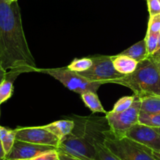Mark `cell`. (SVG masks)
<instances>
[{
	"label": "cell",
	"instance_id": "1",
	"mask_svg": "<svg viewBox=\"0 0 160 160\" xmlns=\"http://www.w3.org/2000/svg\"><path fill=\"white\" fill-rule=\"evenodd\" d=\"M0 66L19 74L36 72L37 66L28 44L17 1L0 0Z\"/></svg>",
	"mask_w": 160,
	"mask_h": 160
},
{
	"label": "cell",
	"instance_id": "2",
	"mask_svg": "<svg viewBox=\"0 0 160 160\" xmlns=\"http://www.w3.org/2000/svg\"><path fill=\"white\" fill-rule=\"evenodd\" d=\"M112 83L131 89L140 98L150 95L160 96V74L156 62L148 56L138 62L132 73L124 75Z\"/></svg>",
	"mask_w": 160,
	"mask_h": 160
},
{
	"label": "cell",
	"instance_id": "3",
	"mask_svg": "<svg viewBox=\"0 0 160 160\" xmlns=\"http://www.w3.org/2000/svg\"><path fill=\"white\" fill-rule=\"evenodd\" d=\"M104 144L121 160H156L152 150L126 136L116 135L112 130L106 134Z\"/></svg>",
	"mask_w": 160,
	"mask_h": 160
},
{
	"label": "cell",
	"instance_id": "4",
	"mask_svg": "<svg viewBox=\"0 0 160 160\" xmlns=\"http://www.w3.org/2000/svg\"><path fill=\"white\" fill-rule=\"evenodd\" d=\"M36 72H40L52 77L61 84H63L69 90L80 95L88 92H96L100 86L102 84L101 82L89 81L88 79L81 76L78 72L70 70L67 67L50 69L37 68Z\"/></svg>",
	"mask_w": 160,
	"mask_h": 160
},
{
	"label": "cell",
	"instance_id": "5",
	"mask_svg": "<svg viewBox=\"0 0 160 160\" xmlns=\"http://www.w3.org/2000/svg\"><path fill=\"white\" fill-rule=\"evenodd\" d=\"M72 133L79 137L87 139L92 144L96 142L104 143L106 133L110 131V127H106L108 121L106 118H91V117H76Z\"/></svg>",
	"mask_w": 160,
	"mask_h": 160
},
{
	"label": "cell",
	"instance_id": "6",
	"mask_svg": "<svg viewBox=\"0 0 160 160\" xmlns=\"http://www.w3.org/2000/svg\"><path fill=\"white\" fill-rule=\"evenodd\" d=\"M91 59H92V67L88 70L79 73L89 81L102 84L112 83L115 80L124 76L115 69L111 56H92Z\"/></svg>",
	"mask_w": 160,
	"mask_h": 160
},
{
	"label": "cell",
	"instance_id": "7",
	"mask_svg": "<svg viewBox=\"0 0 160 160\" xmlns=\"http://www.w3.org/2000/svg\"><path fill=\"white\" fill-rule=\"evenodd\" d=\"M56 149L59 152L80 160H97L96 150L93 144L73 133L61 139Z\"/></svg>",
	"mask_w": 160,
	"mask_h": 160
},
{
	"label": "cell",
	"instance_id": "8",
	"mask_svg": "<svg viewBox=\"0 0 160 160\" xmlns=\"http://www.w3.org/2000/svg\"><path fill=\"white\" fill-rule=\"evenodd\" d=\"M142 101L136 96L132 106L127 110L120 112L112 110L106 113V118L112 132L117 136H123L128 130L138 123Z\"/></svg>",
	"mask_w": 160,
	"mask_h": 160
},
{
	"label": "cell",
	"instance_id": "9",
	"mask_svg": "<svg viewBox=\"0 0 160 160\" xmlns=\"http://www.w3.org/2000/svg\"><path fill=\"white\" fill-rule=\"evenodd\" d=\"M14 130L16 132V140L37 145L52 146L56 148L60 142L57 136L50 132L43 126L18 128Z\"/></svg>",
	"mask_w": 160,
	"mask_h": 160
},
{
	"label": "cell",
	"instance_id": "10",
	"mask_svg": "<svg viewBox=\"0 0 160 160\" xmlns=\"http://www.w3.org/2000/svg\"><path fill=\"white\" fill-rule=\"evenodd\" d=\"M123 136L148 147L153 152H160V134L152 127L138 123L128 130Z\"/></svg>",
	"mask_w": 160,
	"mask_h": 160
},
{
	"label": "cell",
	"instance_id": "11",
	"mask_svg": "<svg viewBox=\"0 0 160 160\" xmlns=\"http://www.w3.org/2000/svg\"><path fill=\"white\" fill-rule=\"evenodd\" d=\"M56 148L48 145H37L30 142H22L16 140L12 149L6 158L7 159H28L31 160L33 158L50 150L56 149Z\"/></svg>",
	"mask_w": 160,
	"mask_h": 160
},
{
	"label": "cell",
	"instance_id": "12",
	"mask_svg": "<svg viewBox=\"0 0 160 160\" xmlns=\"http://www.w3.org/2000/svg\"><path fill=\"white\" fill-rule=\"evenodd\" d=\"M74 126L75 123L73 120H61L48 123L43 127L57 136L59 140H61L68 134H71Z\"/></svg>",
	"mask_w": 160,
	"mask_h": 160
},
{
	"label": "cell",
	"instance_id": "13",
	"mask_svg": "<svg viewBox=\"0 0 160 160\" xmlns=\"http://www.w3.org/2000/svg\"><path fill=\"white\" fill-rule=\"evenodd\" d=\"M112 57L115 69L123 75L132 73L136 70L138 64V62L125 55L118 54Z\"/></svg>",
	"mask_w": 160,
	"mask_h": 160
},
{
	"label": "cell",
	"instance_id": "14",
	"mask_svg": "<svg viewBox=\"0 0 160 160\" xmlns=\"http://www.w3.org/2000/svg\"><path fill=\"white\" fill-rule=\"evenodd\" d=\"M20 75L14 72H6V78L0 84V105L7 101L13 92V82Z\"/></svg>",
	"mask_w": 160,
	"mask_h": 160
},
{
	"label": "cell",
	"instance_id": "15",
	"mask_svg": "<svg viewBox=\"0 0 160 160\" xmlns=\"http://www.w3.org/2000/svg\"><path fill=\"white\" fill-rule=\"evenodd\" d=\"M120 54L129 56L138 62H141L148 56L145 40L143 39V40L137 42L130 48H127L126 50L120 52Z\"/></svg>",
	"mask_w": 160,
	"mask_h": 160
},
{
	"label": "cell",
	"instance_id": "16",
	"mask_svg": "<svg viewBox=\"0 0 160 160\" xmlns=\"http://www.w3.org/2000/svg\"><path fill=\"white\" fill-rule=\"evenodd\" d=\"M83 102L92 112H102L106 114V111L103 108L96 92H88L81 95Z\"/></svg>",
	"mask_w": 160,
	"mask_h": 160
},
{
	"label": "cell",
	"instance_id": "17",
	"mask_svg": "<svg viewBox=\"0 0 160 160\" xmlns=\"http://www.w3.org/2000/svg\"><path fill=\"white\" fill-rule=\"evenodd\" d=\"M141 111L148 113H160V96L150 95L141 98Z\"/></svg>",
	"mask_w": 160,
	"mask_h": 160
},
{
	"label": "cell",
	"instance_id": "18",
	"mask_svg": "<svg viewBox=\"0 0 160 160\" xmlns=\"http://www.w3.org/2000/svg\"><path fill=\"white\" fill-rule=\"evenodd\" d=\"M0 139H1L2 144L6 156L11 151L16 141L15 130L8 129L4 127L0 126Z\"/></svg>",
	"mask_w": 160,
	"mask_h": 160
},
{
	"label": "cell",
	"instance_id": "19",
	"mask_svg": "<svg viewBox=\"0 0 160 160\" xmlns=\"http://www.w3.org/2000/svg\"><path fill=\"white\" fill-rule=\"evenodd\" d=\"M93 145L96 150L97 160H121L118 156L112 153L104 143L96 142Z\"/></svg>",
	"mask_w": 160,
	"mask_h": 160
},
{
	"label": "cell",
	"instance_id": "20",
	"mask_svg": "<svg viewBox=\"0 0 160 160\" xmlns=\"http://www.w3.org/2000/svg\"><path fill=\"white\" fill-rule=\"evenodd\" d=\"M138 123L152 128H160V113H148L141 111Z\"/></svg>",
	"mask_w": 160,
	"mask_h": 160
},
{
	"label": "cell",
	"instance_id": "21",
	"mask_svg": "<svg viewBox=\"0 0 160 160\" xmlns=\"http://www.w3.org/2000/svg\"><path fill=\"white\" fill-rule=\"evenodd\" d=\"M92 66V59L90 58H81V59H75L68 65V68L73 71L80 72L85 71L88 70Z\"/></svg>",
	"mask_w": 160,
	"mask_h": 160
},
{
	"label": "cell",
	"instance_id": "22",
	"mask_svg": "<svg viewBox=\"0 0 160 160\" xmlns=\"http://www.w3.org/2000/svg\"><path fill=\"white\" fill-rule=\"evenodd\" d=\"M136 98V95H131V96H124L122 97L121 98L118 100L114 105L113 109H112V112H120L123 111L127 110L132 106L133 102H134V99Z\"/></svg>",
	"mask_w": 160,
	"mask_h": 160
},
{
	"label": "cell",
	"instance_id": "23",
	"mask_svg": "<svg viewBox=\"0 0 160 160\" xmlns=\"http://www.w3.org/2000/svg\"><path fill=\"white\" fill-rule=\"evenodd\" d=\"M159 34H154V33L147 32L145 36V42H146L147 51H148V56L152 55L156 50L158 49V44H159Z\"/></svg>",
	"mask_w": 160,
	"mask_h": 160
},
{
	"label": "cell",
	"instance_id": "24",
	"mask_svg": "<svg viewBox=\"0 0 160 160\" xmlns=\"http://www.w3.org/2000/svg\"><path fill=\"white\" fill-rule=\"evenodd\" d=\"M147 32L160 34V13L149 17Z\"/></svg>",
	"mask_w": 160,
	"mask_h": 160
},
{
	"label": "cell",
	"instance_id": "25",
	"mask_svg": "<svg viewBox=\"0 0 160 160\" xmlns=\"http://www.w3.org/2000/svg\"><path fill=\"white\" fill-rule=\"evenodd\" d=\"M58 158H59V152L56 148V149L45 152L31 160H56Z\"/></svg>",
	"mask_w": 160,
	"mask_h": 160
},
{
	"label": "cell",
	"instance_id": "26",
	"mask_svg": "<svg viewBox=\"0 0 160 160\" xmlns=\"http://www.w3.org/2000/svg\"><path fill=\"white\" fill-rule=\"evenodd\" d=\"M148 2L149 17L157 15L160 13V1L159 0H147Z\"/></svg>",
	"mask_w": 160,
	"mask_h": 160
},
{
	"label": "cell",
	"instance_id": "27",
	"mask_svg": "<svg viewBox=\"0 0 160 160\" xmlns=\"http://www.w3.org/2000/svg\"><path fill=\"white\" fill-rule=\"evenodd\" d=\"M59 159L62 160H80L77 159V158L72 157V156H68V155L63 154V153H61V152H59Z\"/></svg>",
	"mask_w": 160,
	"mask_h": 160
},
{
	"label": "cell",
	"instance_id": "28",
	"mask_svg": "<svg viewBox=\"0 0 160 160\" xmlns=\"http://www.w3.org/2000/svg\"><path fill=\"white\" fill-rule=\"evenodd\" d=\"M6 71L3 70V69L1 67V66H0V84H1L2 81L4 80V78H6Z\"/></svg>",
	"mask_w": 160,
	"mask_h": 160
},
{
	"label": "cell",
	"instance_id": "29",
	"mask_svg": "<svg viewBox=\"0 0 160 160\" xmlns=\"http://www.w3.org/2000/svg\"><path fill=\"white\" fill-rule=\"evenodd\" d=\"M6 153H5L4 148H3L2 144L1 139H0V159H3V158H6Z\"/></svg>",
	"mask_w": 160,
	"mask_h": 160
},
{
	"label": "cell",
	"instance_id": "30",
	"mask_svg": "<svg viewBox=\"0 0 160 160\" xmlns=\"http://www.w3.org/2000/svg\"><path fill=\"white\" fill-rule=\"evenodd\" d=\"M150 56H152V58H155V59H157V58H160V48L156 50L152 55H151Z\"/></svg>",
	"mask_w": 160,
	"mask_h": 160
},
{
	"label": "cell",
	"instance_id": "31",
	"mask_svg": "<svg viewBox=\"0 0 160 160\" xmlns=\"http://www.w3.org/2000/svg\"><path fill=\"white\" fill-rule=\"evenodd\" d=\"M152 57V56H151ZM153 59L155 60V62H156V65H157L158 69H159V74H160V58H157V59H155V58H152Z\"/></svg>",
	"mask_w": 160,
	"mask_h": 160
},
{
	"label": "cell",
	"instance_id": "32",
	"mask_svg": "<svg viewBox=\"0 0 160 160\" xmlns=\"http://www.w3.org/2000/svg\"><path fill=\"white\" fill-rule=\"evenodd\" d=\"M153 155L156 160H160V152H153Z\"/></svg>",
	"mask_w": 160,
	"mask_h": 160
},
{
	"label": "cell",
	"instance_id": "33",
	"mask_svg": "<svg viewBox=\"0 0 160 160\" xmlns=\"http://www.w3.org/2000/svg\"><path fill=\"white\" fill-rule=\"evenodd\" d=\"M160 48V34H159V44H158V49Z\"/></svg>",
	"mask_w": 160,
	"mask_h": 160
},
{
	"label": "cell",
	"instance_id": "34",
	"mask_svg": "<svg viewBox=\"0 0 160 160\" xmlns=\"http://www.w3.org/2000/svg\"><path fill=\"white\" fill-rule=\"evenodd\" d=\"M156 128V131H157L158 132H159V134H160V128Z\"/></svg>",
	"mask_w": 160,
	"mask_h": 160
},
{
	"label": "cell",
	"instance_id": "35",
	"mask_svg": "<svg viewBox=\"0 0 160 160\" xmlns=\"http://www.w3.org/2000/svg\"><path fill=\"white\" fill-rule=\"evenodd\" d=\"M13 1H17V0H9V1H8V2H13Z\"/></svg>",
	"mask_w": 160,
	"mask_h": 160
},
{
	"label": "cell",
	"instance_id": "36",
	"mask_svg": "<svg viewBox=\"0 0 160 160\" xmlns=\"http://www.w3.org/2000/svg\"><path fill=\"white\" fill-rule=\"evenodd\" d=\"M8 160H28V159H8Z\"/></svg>",
	"mask_w": 160,
	"mask_h": 160
},
{
	"label": "cell",
	"instance_id": "37",
	"mask_svg": "<svg viewBox=\"0 0 160 160\" xmlns=\"http://www.w3.org/2000/svg\"><path fill=\"white\" fill-rule=\"evenodd\" d=\"M0 160H8L6 158H3V159H0Z\"/></svg>",
	"mask_w": 160,
	"mask_h": 160
},
{
	"label": "cell",
	"instance_id": "38",
	"mask_svg": "<svg viewBox=\"0 0 160 160\" xmlns=\"http://www.w3.org/2000/svg\"><path fill=\"white\" fill-rule=\"evenodd\" d=\"M56 160H60V159H59V158H58V159H56Z\"/></svg>",
	"mask_w": 160,
	"mask_h": 160
},
{
	"label": "cell",
	"instance_id": "39",
	"mask_svg": "<svg viewBox=\"0 0 160 160\" xmlns=\"http://www.w3.org/2000/svg\"><path fill=\"white\" fill-rule=\"evenodd\" d=\"M6 1H7V2H8V1H9V0H6Z\"/></svg>",
	"mask_w": 160,
	"mask_h": 160
},
{
	"label": "cell",
	"instance_id": "40",
	"mask_svg": "<svg viewBox=\"0 0 160 160\" xmlns=\"http://www.w3.org/2000/svg\"><path fill=\"white\" fill-rule=\"evenodd\" d=\"M60 160H62V159H60Z\"/></svg>",
	"mask_w": 160,
	"mask_h": 160
},
{
	"label": "cell",
	"instance_id": "41",
	"mask_svg": "<svg viewBox=\"0 0 160 160\" xmlns=\"http://www.w3.org/2000/svg\"><path fill=\"white\" fill-rule=\"evenodd\" d=\"M159 1H160V0H159Z\"/></svg>",
	"mask_w": 160,
	"mask_h": 160
}]
</instances>
